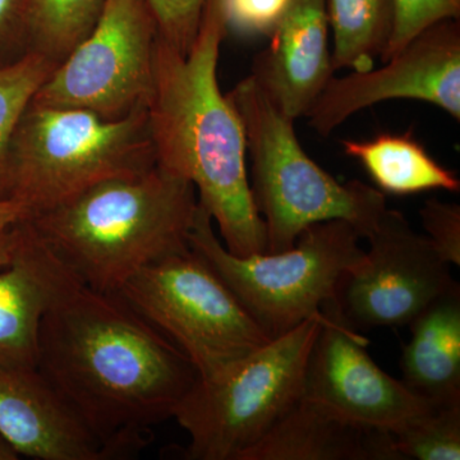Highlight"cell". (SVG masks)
<instances>
[{
  "instance_id": "obj_24",
  "label": "cell",
  "mask_w": 460,
  "mask_h": 460,
  "mask_svg": "<svg viewBox=\"0 0 460 460\" xmlns=\"http://www.w3.org/2000/svg\"><path fill=\"white\" fill-rule=\"evenodd\" d=\"M226 30L242 39H269L289 0H222Z\"/></svg>"
},
{
  "instance_id": "obj_13",
  "label": "cell",
  "mask_w": 460,
  "mask_h": 460,
  "mask_svg": "<svg viewBox=\"0 0 460 460\" xmlns=\"http://www.w3.org/2000/svg\"><path fill=\"white\" fill-rule=\"evenodd\" d=\"M269 40L251 75L281 113L298 119L335 75L325 0H289Z\"/></svg>"
},
{
  "instance_id": "obj_23",
  "label": "cell",
  "mask_w": 460,
  "mask_h": 460,
  "mask_svg": "<svg viewBox=\"0 0 460 460\" xmlns=\"http://www.w3.org/2000/svg\"><path fill=\"white\" fill-rule=\"evenodd\" d=\"M460 0H395V25L381 62H386L414 36L444 20H459Z\"/></svg>"
},
{
  "instance_id": "obj_11",
  "label": "cell",
  "mask_w": 460,
  "mask_h": 460,
  "mask_svg": "<svg viewBox=\"0 0 460 460\" xmlns=\"http://www.w3.org/2000/svg\"><path fill=\"white\" fill-rule=\"evenodd\" d=\"M419 100L460 120V23L444 20L414 36L381 68L332 75L305 117L323 137L363 109Z\"/></svg>"
},
{
  "instance_id": "obj_8",
  "label": "cell",
  "mask_w": 460,
  "mask_h": 460,
  "mask_svg": "<svg viewBox=\"0 0 460 460\" xmlns=\"http://www.w3.org/2000/svg\"><path fill=\"white\" fill-rule=\"evenodd\" d=\"M118 296L186 354L199 380L222 376L271 341L190 247L142 269Z\"/></svg>"
},
{
  "instance_id": "obj_16",
  "label": "cell",
  "mask_w": 460,
  "mask_h": 460,
  "mask_svg": "<svg viewBox=\"0 0 460 460\" xmlns=\"http://www.w3.org/2000/svg\"><path fill=\"white\" fill-rule=\"evenodd\" d=\"M402 381L438 407L460 404V288L436 298L411 321Z\"/></svg>"
},
{
  "instance_id": "obj_7",
  "label": "cell",
  "mask_w": 460,
  "mask_h": 460,
  "mask_svg": "<svg viewBox=\"0 0 460 460\" xmlns=\"http://www.w3.org/2000/svg\"><path fill=\"white\" fill-rule=\"evenodd\" d=\"M321 326L314 314L237 363L196 381L172 419L190 435L184 458L239 460L302 395Z\"/></svg>"
},
{
  "instance_id": "obj_17",
  "label": "cell",
  "mask_w": 460,
  "mask_h": 460,
  "mask_svg": "<svg viewBox=\"0 0 460 460\" xmlns=\"http://www.w3.org/2000/svg\"><path fill=\"white\" fill-rule=\"evenodd\" d=\"M47 288L23 246L22 222L11 260L0 263V367L38 370Z\"/></svg>"
},
{
  "instance_id": "obj_19",
  "label": "cell",
  "mask_w": 460,
  "mask_h": 460,
  "mask_svg": "<svg viewBox=\"0 0 460 460\" xmlns=\"http://www.w3.org/2000/svg\"><path fill=\"white\" fill-rule=\"evenodd\" d=\"M325 4L334 72L370 71L394 31L395 0H325Z\"/></svg>"
},
{
  "instance_id": "obj_27",
  "label": "cell",
  "mask_w": 460,
  "mask_h": 460,
  "mask_svg": "<svg viewBox=\"0 0 460 460\" xmlns=\"http://www.w3.org/2000/svg\"><path fill=\"white\" fill-rule=\"evenodd\" d=\"M31 0H0V68L31 51Z\"/></svg>"
},
{
  "instance_id": "obj_25",
  "label": "cell",
  "mask_w": 460,
  "mask_h": 460,
  "mask_svg": "<svg viewBox=\"0 0 460 460\" xmlns=\"http://www.w3.org/2000/svg\"><path fill=\"white\" fill-rule=\"evenodd\" d=\"M159 35L181 54L189 53L198 36L206 0H147Z\"/></svg>"
},
{
  "instance_id": "obj_18",
  "label": "cell",
  "mask_w": 460,
  "mask_h": 460,
  "mask_svg": "<svg viewBox=\"0 0 460 460\" xmlns=\"http://www.w3.org/2000/svg\"><path fill=\"white\" fill-rule=\"evenodd\" d=\"M344 154L363 166L375 189L395 196L429 190L456 193L460 181L429 155L413 133H381L371 140H343Z\"/></svg>"
},
{
  "instance_id": "obj_2",
  "label": "cell",
  "mask_w": 460,
  "mask_h": 460,
  "mask_svg": "<svg viewBox=\"0 0 460 460\" xmlns=\"http://www.w3.org/2000/svg\"><path fill=\"white\" fill-rule=\"evenodd\" d=\"M226 35L222 0H206L189 53L159 35L146 113L156 165L193 184L224 246L246 257L265 253L268 241L251 193L243 123L217 81Z\"/></svg>"
},
{
  "instance_id": "obj_9",
  "label": "cell",
  "mask_w": 460,
  "mask_h": 460,
  "mask_svg": "<svg viewBox=\"0 0 460 460\" xmlns=\"http://www.w3.org/2000/svg\"><path fill=\"white\" fill-rule=\"evenodd\" d=\"M159 27L147 0H105L89 35L54 69L32 99L120 119L146 108Z\"/></svg>"
},
{
  "instance_id": "obj_5",
  "label": "cell",
  "mask_w": 460,
  "mask_h": 460,
  "mask_svg": "<svg viewBox=\"0 0 460 460\" xmlns=\"http://www.w3.org/2000/svg\"><path fill=\"white\" fill-rule=\"evenodd\" d=\"M155 164L146 108L107 119L84 109L31 102L9 144L5 199L31 217L102 181Z\"/></svg>"
},
{
  "instance_id": "obj_4",
  "label": "cell",
  "mask_w": 460,
  "mask_h": 460,
  "mask_svg": "<svg viewBox=\"0 0 460 460\" xmlns=\"http://www.w3.org/2000/svg\"><path fill=\"white\" fill-rule=\"evenodd\" d=\"M243 123L251 156V193L265 224L268 251L295 246L305 228L329 220L349 223L362 238L385 213V193L361 181L341 183L299 144L290 119L272 104L252 75L226 93Z\"/></svg>"
},
{
  "instance_id": "obj_10",
  "label": "cell",
  "mask_w": 460,
  "mask_h": 460,
  "mask_svg": "<svg viewBox=\"0 0 460 460\" xmlns=\"http://www.w3.org/2000/svg\"><path fill=\"white\" fill-rule=\"evenodd\" d=\"M368 251L339 288L341 313L354 328L410 325L431 302L459 284L426 235L386 208L366 237Z\"/></svg>"
},
{
  "instance_id": "obj_6",
  "label": "cell",
  "mask_w": 460,
  "mask_h": 460,
  "mask_svg": "<svg viewBox=\"0 0 460 460\" xmlns=\"http://www.w3.org/2000/svg\"><path fill=\"white\" fill-rule=\"evenodd\" d=\"M361 239L349 223L329 220L305 228L289 250L233 255L215 233L210 215L199 205L189 242L272 339L338 298L341 281L365 257Z\"/></svg>"
},
{
  "instance_id": "obj_29",
  "label": "cell",
  "mask_w": 460,
  "mask_h": 460,
  "mask_svg": "<svg viewBox=\"0 0 460 460\" xmlns=\"http://www.w3.org/2000/svg\"><path fill=\"white\" fill-rule=\"evenodd\" d=\"M18 226L20 223L11 228L0 230V263H7L11 260L17 243Z\"/></svg>"
},
{
  "instance_id": "obj_3",
  "label": "cell",
  "mask_w": 460,
  "mask_h": 460,
  "mask_svg": "<svg viewBox=\"0 0 460 460\" xmlns=\"http://www.w3.org/2000/svg\"><path fill=\"white\" fill-rule=\"evenodd\" d=\"M198 208L193 184L155 164L102 181L27 222L87 286L118 295L142 269L190 250Z\"/></svg>"
},
{
  "instance_id": "obj_22",
  "label": "cell",
  "mask_w": 460,
  "mask_h": 460,
  "mask_svg": "<svg viewBox=\"0 0 460 460\" xmlns=\"http://www.w3.org/2000/svg\"><path fill=\"white\" fill-rule=\"evenodd\" d=\"M392 435L399 460H459L460 404L435 405Z\"/></svg>"
},
{
  "instance_id": "obj_15",
  "label": "cell",
  "mask_w": 460,
  "mask_h": 460,
  "mask_svg": "<svg viewBox=\"0 0 460 460\" xmlns=\"http://www.w3.org/2000/svg\"><path fill=\"white\" fill-rule=\"evenodd\" d=\"M239 460H399L392 432L362 428L302 395Z\"/></svg>"
},
{
  "instance_id": "obj_20",
  "label": "cell",
  "mask_w": 460,
  "mask_h": 460,
  "mask_svg": "<svg viewBox=\"0 0 460 460\" xmlns=\"http://www.w3.org/2000/svg\"><path fill=\"white\" fill-rule=\"evenodd\" d=\"M105 0H31V51L59 65L89 35Z\"/></svg>"
},
{
  "instance_id": "obj_28",
  "label": "cell",
  "mask_w": 460,
  "mask_h": 460,
  "mask_svg": "<svg viewBox=\"0 0 460 460\" xmlns=\"http://www.w3.org/2000/svg\"><path fill=\"white\" fill-rule=\"evenodd\" d=\"M29 217L30 213L22 205L13 199H0V230L11 228Z\"/></svg>"
},
{
  "instance_id": "obj_30",
  "label": "cell",
  "mask_w": 460,
  "mask_h": 460,
  "mask_svg": "<svg viewBox=\"0 0 460 460\" xmlns=\"http://www.w3.org/2000/svg\"><path fill=\"white\" fill-rule=\"evenodd\" d=\"M21 458L17 450L0 435V460H18Z\"/></svg>"
},
{
  "instance_id": "obj_1",
  "label": "cell",
  "mask_w": 460,
  "mask_h": 460,
  "mask_svg": "<svg viewBox=\"0 0 460 460\" xmlns=\"http://www.w3.org/2000/svg\"><path fill=\"white\" fill-rule=\"evenodd\" d=\"M48 302L38 371L95 438L105 459L146 447L198 381L186 354L118 295L81 280L22 223Z\"/></svg>"
},
{
  "instance_id": "obj_26",
  "label": "cell",
  "mask_w": 460,
  "mask_h": 460,
  "mask_svg": "<svg viewBox=\"0 0 460 460\" xmlns=\"http://www.w3.org/2000/svg\"><path fill=\"white\" fill-rule=\"evenodd\" d=\"M426 237L449 265L460 266V206L429 199L420 210Z\"/></svg>"
},
{
  "instance_id": "obj_12",
  "label": "cell",
  "mask_w": 460,
  "mask_h": 460,
  "mask_svg": "<svg viewBox=\"0 0 460 460\" xmlns=\"http://www.w3.org/2000/svg\"><path fill=\"white\" fill-rule=\"evenodd\" d=\"M367 345L341 313L338 298L326 302L308 358L304 395L356 425L393 434L435 405L381 370Z\"/></svg>"
},
{
  "instance_id": "obj_21",
  "label": "cell",
  "mask_w": 460,
  "mask_h": 460,
  "mask_svg": "<svg viewBox=\"0 0 460 460\" xmlns=\"http://www.w3.org/2000/svg\"><path fill=\"white\" fill-rule=\"evenodd\" d=\"M56 66L49 58L30 51L13 65L0 68V199H7L5 168L12 136L33 96Z\"/></svg>"
},
{
  "instance_id": "obj_14",
  "label": "cell",
  "mask_w": 460,
  "mask_h": 460,
  "mask_svg": "<svg viewBox=\"0 0 460 460\" xmlns=\"http://www.w3.org/2000/svg\"><path fill=\"white\" fill-rule=\"evenodd\" d=\"M0 435L29 458L105 459L95 438L38 370L0 367Z\"/></svg>"
}]
</instances>
